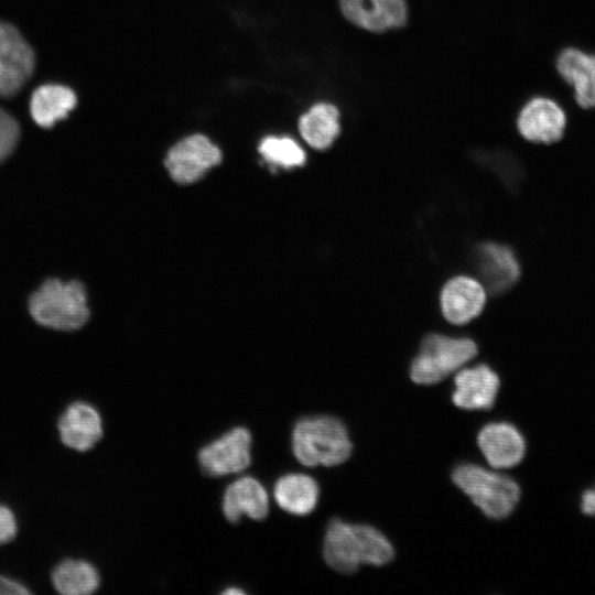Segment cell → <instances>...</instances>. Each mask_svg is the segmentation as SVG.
Here are the masks:
<instances>
[{"label": "cell", "instance_id": "20", "mask_svg": "<svg viewBox=\"0 0 595 595\" xmlns=\"http://www.w3.org/2000/svg\"><path fill=\"white\" fill-rule=\"evenodd\" d=\"M75 93L62 85H43L37 87L30 100V112L33 120L43 128H50L76 106Z\"/></svg>", "mask_w": 595, "mask_h": 595}, {"label": "cell", "instance_id": "7", "mask_svg": "<svg viewBox=\"0 0 595 595\" xmlns=\"http://www.w3.org/2000/svg\"><path fill=\"white\" fill-rule=\"evenodd\" d=\"M252 437L248 429L236 426L203 446L198 463L204 474L221 477L240 473L251 462Z\"/></svg>", "mask_w": 595, "mask_h": 595}, {"label": "cell", "instance_id": "6", "mask_svg": "<svg viewBox=\"0 0 595 595\" xmlns=\"http://www.w3.org/2000/svg\"><path fill=\"white\" fill-rule=\"evenodd\" d=\"M515 125L519 136L527 142L552 145L566 136L569 110L558 97L537 93L521 102Z\"/></svg>", "mask_w": 595, "mask_h": 595}, {"label": "cell", "instance_id": "9", "mask_svg": "<svg viewBox=\"0 0 595 595\" xmlns=\"http://www.w3.org/2000/svg\"><path fill=\"white\" fill-rule=\"evenodd\" d=\"M220 161L221 152L216 144L203 134H193L169 150L164 164L173 181L191 184Z\"/></svg>", "mask_w": 595, "mask_h": 595}, {"label": "cell", "instance_id": "12", "mask_svg": "<svg viewBox=\"0 0 595 595\" xmlns=\"http://www.w3.org/2000/svg\"><path fill=\"white\" fill-rule=\"evenodd\" d=\"M486 300V289L480 281L468 275H456L441 289V313L448 323L464 325L483 312Z\"/></svg>", "mask_w": 595, "mask_h": 595}, {"label": "cell", "instance_id": "18", "mask_svg": "<svg viewBox=\"0 0 595 595\" xmlns=\"http://www.w3.org/2000/svg\"><path fill=\"white\" fill-rule=\"evenodd\" d=\"M340 112L332 102L314 104L299 119L302 139L315 150H326L340 133Z\"/></svg>", "mask_w": 595, "mask_h": 595}, {"label": "cell", "instance_id": "11", "mask_svg": "<svg viewBox=\"0 0 595 595\" xmlns=\"http://www.w3.org/2000/svg\"><path fill=\"white\" fill-rule=\"evenodd\" d=\"M346 21L371 33L403 28L408 22L407 0H338Z\"/></svg>", "mask_w": 595, "mask_h": 595}, {"label": "cell", "instance_id": "22", "mask_svg": "<svg viewBox=\"0 0 595 595\" xmlns=\"http://www.w3.org/2000/svg\"><path fill=\"white\" fill-rule=\"evenodd\" d=\"M258 150L268 163L284 169L302 166L306 162L304 150L289 137H267L262 139Z\"/></svg>", "mask_w": 595, "mask_h": 595}, {"label": "cell", "instance_id": "8", "mask_svg": "<svg viewBox=\"0 0 595 595\" xmlns=\"http://www.w3.org/2000/svg\"><path fill=\"white\" fill-rule=\"evenodd\" d=\"M553 66L559 78L571 90L572 105L582 110L595 109L593 52L577 45H565L556 52Z\"/></svg>", "mask_w": 595, "mask_h": 595}, {"label": "cell", "instance_id": "13", "mask_svg": "<svg viewBox=\"0 0 595 595\" xmlns=\"http://www.w3.org/2000/svg\"><path fill=\"white\" fill-rule=\"evenodd\" d=\"M57 430L62 443L78 452L93 448L104 434L98 410L85 401L68 404L58 418Z\"/></svg>", "mask_w": 595, "mask_h": 595}, {"label": "cell", "instance_id": "19", "mask_svg": "<svg viewBox=\"0 0 595 595\" xmlns=\"http://www.w3.org/2000/svg\"><path fill=\"white\" fill-rule=\"evenodd\" d=\"M273 494L280 508L295 516H306L315 509L320 489L311 476L290 473L275 482Z\"/></svg>", "mask_w": 595, "mask_h": 595}, {"label": "cell", "instance_id": "14", "mask_svg": "<svg viewBox=\"0 0 595 595\" xmlns=\"http://www.w3.org/2000/svg\"><path fill=\"white\" fill-rule=\"evenodd\" d=\"M454 404L466 410H489L493 408L500 380L485 364L461 369L454 377Z\"/></svg>", "mask_w": 595, "mask_h": 595}, {"label": "cell", "instance_id": "4", "mask_svg": "<svg viewBox=\"0 0 595 595\" xmlns=\"http://www.w3.org/2000/svg\"><path fill=\"white\" fill-rule=\"evenodd\" d=\"M452 480L491 519L507 518L520 500V487L513 479L475 464L456 466Z\"/></svg>", "mask_w": 595, "mask_h": 595}, {"label": "cell", "instance_id": "2", "mask_svg": "<svg viewBox=\"0 0 595 595\" xmlns=\"http://www.w3.org/2000/svg\"><path fill=\"white\" fill-rule=\"evenodd\" d=\"M292 451L304 466L331 467L349 458L353 444L340 420L315 415L302 418L295 423L292 431Z\"/></svg>", "mask_w": 595, "mask_h": 595}, {"label": "cell", "instance_id": "16", "mask_svg": "<svg viewBox=\"0 0 595 595\" xmlns=\"http://www.w3.org/2000/svg\"><path fill=\"white\" fill-rule=\"evenodd\" d=\"M476 266L483 285L491 293L506 291L520 277V264L513 251L498 242H484L477 247Z\"/></svg>", "mask_w": 595, "mask_h": 595}, {"label": "cell", "instance_id": "21", "mask_svg": "<svg viewBox=\"0 0 595 595\" xmlns=\"http://www.w3.org/2000/svg\"><path fill=\"white\" fill-rule=\"evenodd\" d=\"M54 588L63 595H88L97 591L100 577L97 569L85 560L65 559L52 571Z\"/></svg>", "mask_w": 595, "mask_h": 595}, {"label": "cell", "instance_id": "10", "mask_svg": "<svg viewBox=\"0 0 595 595\" xmlns=\"http://www.w3.org/2000/svg\"><path fill=\"white\" fill-rule=\"evenodd\" d=\"M35 66V55L20 32L11 24L0 21V96L17 95Z\"/></svg>", "mask_w": 595, "mask_h": 595}, {"label": "cell", "instance_id": "24", "mask_svg": "<svg viewBox=\"0 0 595 595\" xmlns=\"http://www.w3.org/2000/svg\"><path fill=\"white\" fill-rule=\"evenodd\" d=\"M18 532V522L13 511L0 505V545L14 539Z\"/></svg>", "mask_w": 595, "mask_h": 595}, {"label": "cell", "instance_id": "23", "mask_svg": "<svg viewBox=\"0 0 595 595\" xmlns=\"http://www.w3.org/2000/svg\"><path fill=\"white\" fill-rule=\"evenodd\" d=\"M20 138L18 121L0 108V162L6 160L17 147Z\"/></svg>", "mask_w": 595, "mask_h": 595}, {"label": "cell", "instance_id": "1", "mask_svg": "<svg viewBox=\"0 0 595 595\" xmlns=\"http://www.w3.org/2000/svg\"><path fill=\"white\" fill-rule=\"evenodd\" d=\"M323 555L333 570L351 574L361 564H388L394 556V550L390 541L376 528L333 519L326 529Z\"/></svg>", "mask_w": 595, "mask_h": 595}, {"label": "cell", "instance_id": "3", "mask_svg": "<svg viewBox=\"0 0 595 595\" xmlns=\"http://www.w3.org/2000/svg\"><path fill=\"white\" fill-rule=\"evenodd\" d=\"M35 322L57 331H74L88 320L86 291L77 281L50 279L29 300Z\"/></svg>", "mask_w": 595, "mask_h": 595}, {"label": "cell", "instance_id": "26", "mask_svg": "<svg viewBox=\"0 0 595 595\" xmlns=\"http://www.w3.org/2000/svg\"><path fill=\"white\" fill-rule=\"evenodd\" d=\"M581 510L587 516L595 517V487L582 494Z\"/></svg>", "mask_w": 595, "mask_h": 595}, {"label": "cell", "instance_id": "17", "mask_svg": "<svg viewBox=\"0 0 595 595\" xmlns=\"http://www.w3.org/2000/svg\"><path fill=\"white\" fill-rule=\"evenodd\" d=\"M221 506L224 516L230 522H238L242 516L261 520L269 512V497L258 479L244 476L228 485Z\"/></svg>", "mask_w": 595, "mask_h": 595}, {"label": "cell", "instance_id": "15", "mask_svg": "<svg viewBox=\"0 0 595 595\" xmlns=\"http://www.w3.org/2000/svg\"><path fill=\"white\" fill-rule=\"evenodd\" d=\"M478 446L494 468L518 465L526 454V441L520 431L510 423L486 424L478 433Z\"/></svg>", "mask_w": 595, "mask_h": 595}, {"label": "cell", "instance_id": "5", "mask_svg": "<svg viewBox=\"0 0 595 595\" xmlns=\"http://www.w3.org/2000/svg\"><path fill=\"white\" fill-rule=\"evenodd\" d=\"M476 343L467 337L430 334L412 360L410 377L419 385H434L461 369L477 355Z\"/></svg>", "mask_w": 595, "mask_h": 595}, {"label": "cell", "instance_id": "25", "mask_svg": "<svg viewBox=\"0 0 595 595\" xmlns=\"http://www.w3.org/2000/svg\"><path fill=\"white\" fill-rule=\"evenodd\" d=\"M28 595L31 592L22 583L0 574V595Z\"/></svg>", "mask_w": 595, "mask_h": 595}, {"label": "cell", "instance_id": "27", "mask_svg": "<svg viewBox=\"0 0 595 595\" xmlns=\"http://www.w3.org/2000/svg\"><path fill=\"white\" fill-rule=\"evenodd\" d=\"M224 593H226V594H231V593H235V594H242L244 592L240 591L239 588H234V589L228 588V589H226Z\"/></svg>", "mask_w": 595, "mask_h": 595}, {"label": "cell", "instance_id": "28", "mask_svg": "<svg viewBox=\"0 0 595 595\" xmlns=\"http://www.w3.org/2000/svg\"><path fill=\"white\" fill-rule=\"evenodd\" d=\"M593 52V58H594V65H595V51H592Z\"/></svg>", "mask_w": 595, "mask_h": 595}]
</instances>
